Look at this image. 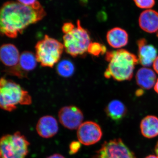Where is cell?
Listing matches in <instances>:
<instances>
[{
    "label": "cell",
    "mask_w": 158,
    "mask_h": 158,
    "mask_svg": "<svg viewBox=\"0 0 158 158\" xmlns=\"http://www.w3.org/2000/svg\"><path fill=\"white\" fill-rule=\"evenodd\" d=\"M45 15V10L39 2L32 6L13 1L6 2L0 8V35L16 38Z\"/></svg>",
    "instance_id": "obj_1"
},
{
    "label": "cell",
    "mask_w": 158,
    "mask_h": 158,
    "mask_svg": "<svg viewBox=\"0 0 158 158\" xmlns=\"http://www.w3.org/2000/svg\"><path fill=\"white\" fill-rule=\"evenodd\" d=\"M106 60L109 64L104 73L105 77H112L118 81L132 78L135 66L139 62L135 55L125 49L108 52Z\"/></svg>",
    "instance_id": "obj_2"
},
{
    "label": "cell",
    "mask_w": 158,
    "mask_h": 158,
    "mask_svg": "<svg viewBox=\"0 0 158 158\" xmlns=\"http://www.w3.org/2000/svg\"><path fill=\"white\" fill-rule=\"evenodd\" d=\"M32 98L19 84L5 78H0V108L11 112L18 105H29Z\"/></svg>",
    "instance_id": "obj_3"
},
{
    "label": "cell",
    "mask_w": 158,
    "mask_h": 158,
    "mask_svg": "<svg viewBox=\"0 0 158 158\" xmlns=\"http://www.w3.org/2000/svg\"><path fill=\"white\" fill-rule=\"evenodd\" d=\"M64 47L57 40L45 35L35 46L37 62L43 67H53L61 58Z\"/></svg>",
    "instance_id": "obj_4"
},
{
    "label": "cell",
    "mask_w": 158,
    "mask_h": 158,
    "mask_svg": "<svg viewBox=\"0 0 158 158\" xmlns=\"http://www.w3.org/2000/svg\"><path fill=\"white\" fill-rule=\"evenodd\" d=\"M63 40L65 52L73 57L85 55L91 43L88 31L82 27L79 20L72 31L64 34Z\"/></svg>",
    "instance_id": "obj_5"
},
{
    "label": "cell",
    "mask_w": 158,
    "mask_h": 158,
    "mask_svg": "<svg viewBox=\"0 0 158 158\" xmlns=\"http://www.w3.org/2000/svg\"><path fill=\"white\" fill-rule=\"evenodd\" d=\"M30 143L19 132L0 139V158H25Z\"/></svg>",
    "instance_id": "obj_6"
},
{
    "label": "cell",
    "mask_w": 158,
    "mask_h": 158,
    "mask_svg": "<svg viewBox=\"0 0 158 158\" xmlns=\"http://www.w3.org/2000/svg\"><path fill=\"white\" fill-rule=\"evenodd\" d=\"M95 158H137L120 138L106 141L99 150Z\"/></svg>",
    "instance_id": "obj_7"
},
{
    "label": "cell",
    "mask_w": 158,
    "mask_h": 158,
    "mask_svg": "<svg viewBox=\"0 0 158 158\" xmlns=\"http://www.w3.org/2000/svg\"><path fill=\"white\" fill-rule=\"evenodd\" d=\"M77 135L81 144L88 146L98 142L102 136V132L100 126L96 123L86 121L78 128Z\"/></svg>",
    "instance_id": "obj_8"
},
{
    "label": "cell",
    "mask_w": 158,
    "mask_h": 158,
    "mask_svg": "<svg viewBox=\"0 0 158 158\" xmlns=\"http://www.w3.org/2000/svg\"><path fill=\"white\" fill-rule=\"evenodd\" d=\"M59 118L63 126L68 129L74 130L82 124L84 115L81 110L75 106H67L59 110Z\"/></svg>",
    "instance_id": "obj_9"
},
{
    "label": "cell",
    "mask_w": 158,
    "mask_h": 158,
    "mask_svg": "<svg viewBox=\"0 0 158 158\" xmlns=\"http://www.w3.org/2000/svg\"><path fill=\"white\" fill-rule=\"evenodd\" d=\"M37 62L36 55L31 52H24L20 56L17 66L9 69L8 72L11 74L19 77H25L29 72L35 69Z\"/></svg>",
    "instance_id": "obj_10"
},
{
    "label": "cell",
    "mask_w": 158,
    "mask_h": 158,
    "mask_svg": "<svg viewBox=\"0 0 158 158\" xmlns=\"http://www.w3.org/2000/svg\"><path fill=\"white\" fill-rule=\"evenodd\" d=\"M138 47V60L141 65L150 66L156 58L157 50L151 44H148L145 38H141L137 41Z\"/></svg>",
    "instance_id": "obj_11"
},
{
    "label": "cell",
    "mask_w": 158,
    "mask_h": 158,
    "mask_svg": "<svg viewBox=\"0 0 158 158\" xmlns=\"http://www.w3.org/2000/svg\"><path fill=\"white\" fill-rule=\"evenodd\" d=\"M20 56L19 51L13 44H7L0 47V61L4 65L9 67V69L17 66Z\"/></svg>",
    "instance_id": "obj_12"
},
{
    "label": "cell",
    "mask_w": 158,
    "mask_h": 158,
    "mask_svg": "<svg viewBox=\"0 0 158 158\" xmlns=\"http://www.w3.org/2000/svg\"><path fill=\"white\" fill-rule=\"evenodd\" d=\"M36 130L40 137L45 138L53 137L58 133L59 126L56 119L51 116H43L36 126Z\"/></svg>",
    "instance_id": "obj_13"
},
{
    "label": "cell",
    "mask_w": 158,
    "mask_h": 158,
    "mask_svg": "<svg viewBox=\"0 0 158 158\" xmlns=\"http://www.w3.org/2000/svg\"><path fill=\"white\" fill-rule=\"evenodd\" d=\"M139 24L143 31L149 33L158 31V12L148 9L143 11L139 18Z\"/></svg>",
    "instance_id": "obj_14"
},
{
    "label": "cell",
    "mask_w": 158,
    "mask_h": 158,
    "mask_svg": "<svg viewBox=\"0 0 158 158\" xmlns=\"http://www.w3.org/2000/svg\"><path fill=\"white\" fill-rule=\"evenodd\" d=\"M106 39L110 46L115 48H120L127 45L128 34L123 29L115 27L108 31Z\"/></svg>",
    "instance_id": "obj_15"
},
{
    "label": "cell",
    "mask_w": 158,
    "mask_h": 158,
    "mask_svg": "<svg viewBox=\"0 0 158 158\" xmlns=\"http://www.w3.org/2000/svg\"><path fill=\"white\" fill-rule=\"evenodd\" d=\"M140 130L145 138L151 139L158 136V117L152 115L145 116L141 122Z\"/></svg>",
    "instance_id": "obj_16"
},
{
    "label": "cell",
    "mask_w": 158,
    "mask_h": 158,
    "mask_svg": "<svg viewBox=\"0 0 158 158\" xmlns=\"http://www.w3.org/2000/svg\"><path fill=\"white\" fill-rule=\"evenodd\" d=\"M156 76L154 72L147 68H141L137 72L136 80L137 85L141 88L150 89L156 83Z\"/></svg>",
    "instance_id": "obj_17"
},
{
    "label": "cell",
    "mask_w": 158,
    "mask_h": 158,
    "mask_svg": "<svg viewBox=\"0 0 158 158\" xmlns=\"http://www.w3.org/2000/svg\"><path fill=\"white\" fill-rule=\"evenodd\" d=\"M105 110L108 117L115 121L121 120L127 113V109L125 105L118 100L110 102Z\"/></svg>",
    "instance_id": "obj_18"
},
{
    "label": "cell",
    "mask_w": 158,
    "mask_h": 158,
    "mask_svg": "<svg viewBox=\"0 0 158 158\" xmlns=\"http://www.w3.org/2000/svg\"><path fill=\"white\" fill-rule=\"evenodd\" d=\"M57 73L63 77H69L73 74L75 66L73 63L68 59H64L59 62L57 66Z\"/></svg>",
    "instance_id": "obj_19"
},
{
    "label": "cell",
    "mask_w": 158,
    "mask_h": 158,
    "mask_svg": "<svg viewBox=\"0 0 158 158\" xmlns=\"http://www.w3.org/2000/svg\"><path fill=\"white\" fill-rule=\"evenodd\" d=\"M106 52V47L98 42L90 43L88 49V53L94 56H98L100 55H104Z\"/></svg>",
    "instance_id": "obj_20"
},
{
    "label": "cell",
    "mask_w": 158,
    "mask_h": 158,
    "mask_svg": "<svg viewBox=\"0 0 158 158\" xmlns=\"http://www.w3.org/2000/svg\"><path fill=\"white\" fill-rule=\"evenodd\" d=\"M136 6L143 9L152 8L155 4V0H133Z\"/></svg>",
    "instance_id": "obj_21"
},
{
    "label": "cell",
    "mask_w": 158,
    "mask_h": 158,
    "mask_svg": "<svg viewBox=\"0 0 158 158\" xmlns=\"http://www.w3.org/2000/svg\"><path fill=\"white\" fill-rule=\"evenodd\" d=\"M81 148V143L79 141H73L69 145V153L70 155H73L78 152Z\"/></svg>",
    "instance_id": "obj_22"
},
{
    "label": "cell",
    "mask_w": 158,
    "mask_h": 158,
    "mask_svg": "<svg viewBox=\"0 0 158 158\" xmlns=\"http://www.w3.org/2000/svg\"><path fill=\"white\" fill-rule=\"evenodd\" d=\"M75 26L72 23H65L62 27V31L64 34H67L72 31Z\"/></svg>",
    "instance_id": "obj_23"
},
{
    "label": "cell",
    "mask_w": 158,
    "mask_h": 158,
    "mask_svg": "<svg viewBox=\"0 0 158 158\" xmlns=\"http://www.w3.org/2000/svg\"><path fill=\"white\" fill-rule=\"evenodd\" d=\"M18 2L27 6H32L37 2V0H17Z\"/></svg>",
    "instance_id": "obj_24"
},
{
    "label": "cell",
    "mask_w": 158,
    "mask_h": 158,
    "mask_svg": "<svg viewBox=\"0 0 158 158\" xmlns=\"http://www.w3.org/2000/svg\"><path fill=\"white\" fill-rule=\"evenodd\" d=\"M153 66L154 69L156 71V72L158 74V56L156 57L155 60L153 62Z\"/></svg>",
    "instance_id": "obj_25"
},
{
    "label": "cell",
    "mask_w": 158,
    "mask_h": 158,
    "mask_svg": "<svg viewBox=\"0 0 158 158\" xmlns=\"http://www.w3.org/2000/svg\"><path fill=\"white\" fill-rule=\"evenodd\" d=\"M144 94V90L141 89H138L136 90L135 94L136 96L139 97L143 95Z\"/></svg>",
    "instance_id": "obj_26"
},
{
    "label": "cell",
    "mask_w": 158,
    "mask_h": 158,
    "mask_svg": "<svg viewBox=\"0 0 158 158\" xmlns=\"http://www.w3.org/2000/svg\"><path fill=\"white\" fill-rule=\"evenodd\" d=\"M47 158H65L63 156L59 154H55L53 155L48 157Z\"/></svg>",
    "instance_id": "obj_27"
},
{
    "label": "cell",
    "mask_w": 158,
    "mask_h": 158,
    "mask_svg": "<svg viewBox=\"0 0 158 158\" xmlns=\"http://www.w3.org/2000/svg\"><path fill=\"white\" fill-rule=\"evenodd\" d=\"M154 90L158 94V79L156 83L155 86L154 87Z\"/></svg>",
    "instance_id": "obj_28"
},
{
    "label": "cell",
    "mask_w": 158,
    "mask_h": 158,
    "mask_svg": "<svg viewBox=\"0 0 158 158\" xmlns=\"http://www.w3.org/2000/svg\"><path fill=\"white\" fill-rule=\"evenodd\" d=\"M155 150L156 155L158 157V141L157 143H156V144Z\"/></svg>",
    "instance_id": "obj_29"
},
{
    "label": "cell",
    "mask_w": 158,
    "mask_h": 158,
    "mask_svg": "<svg viewBox=\"0 0 158 158\" xmlns=\"http://www.w3.org/2000/svg\"><path fill=\"white\" fill-rule=\"evenodd\" d=\"M144 158H158V157L156 155H150L146 156Z\"/></svg>",
    "instance_id": "obj_30"
},
{
    "label": "cell",
    "mask_w": 158,
    "mask_h": 158,
    "mask_svg": "<svg viewBox=\"0 0 158 158\" xmlns=\"http://www.w3.org/2000/svg\"><path fill=\"white\" fill-rule=\"evenodd\" d=\"M157 36L158 37V33H157Z\"/></svg>",
    "instance_id": "obj_31"
}]
</instances>
